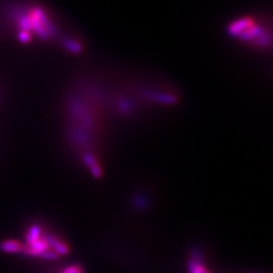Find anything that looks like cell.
Here are the masks:
<instances>
[{
	"instance_id": "6da1fadb",
	"label": "cell",
	"mask_w": 273,
	"mask_h": 273,
	"mask_svg": "<svg viewBox=\"0 0 273 273\" xmlns=\"http://www.w3.org/2000/svg\"><path fill=\"white\" fill-rule=\"evenodd\" d=\"M62 273H81V271L77 267H72V268H69V269L65 270L64 272H62Z\"/></svg>"
}]
</instances>
